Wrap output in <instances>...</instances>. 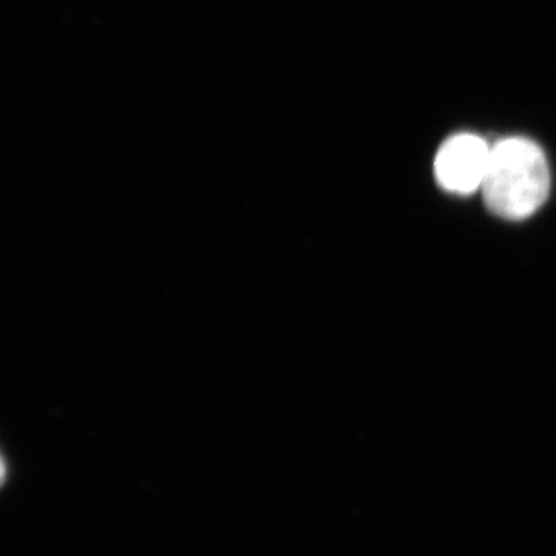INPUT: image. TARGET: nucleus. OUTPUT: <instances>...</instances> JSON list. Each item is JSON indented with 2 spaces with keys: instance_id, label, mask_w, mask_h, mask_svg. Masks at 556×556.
<instances>
[{
  "instance_id": "obj_2",
  "label": "nucleus",
  "mask_w": 556,
  "mask_h": 556,
  "mask_svg": "<svg viewBox=\"0 0 556 556\" xmlns=\"http://www.w3.org/2000/svg\"><path fill=\"white\" fill-rule=\"evenodd\" d=\"M490 153L492 148L477 135L460 134L447 139L434 161L439 185L460 195L481 189Z\"/></svg>"
},
{
  "instance_id": "obj_1",
  "label": "nucleus",
  "mask_w": 556,
  "mask_h": 556,
  "mask_svg": "<svg viewBox=\"0 0 556 556\" xmlns=\"http://www.w3.org/2000/svg\"><path fill=\"white\" fill-rule=\"evenodd\" d=\"M481 189L486 207L497 217L529 218L551 192L546 155L529 139H503L492 148Z\"/></svg>"
}]
</instances>
